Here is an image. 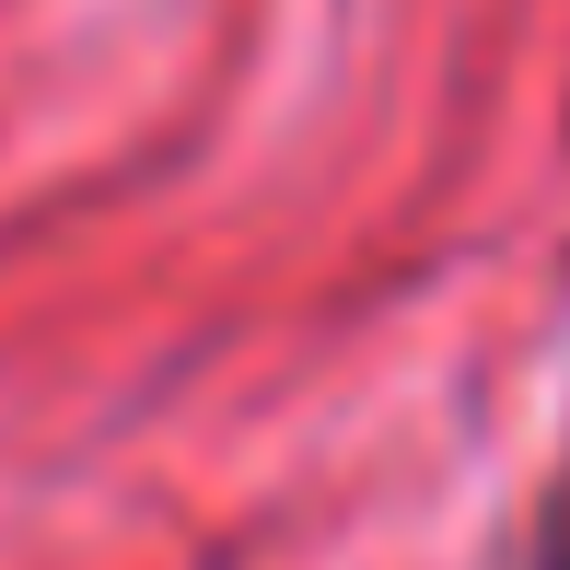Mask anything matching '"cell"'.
I'll list each match as a JSON object with an SVG mask.
<instances>
[{
  "instance_id": "1",
  "label": "cell",
  "mask_w": 570,
  "mask_h": 570,
  "mask_svg": "<svg viewBox=\"0 0 570 570\" xmlns=\"http://www.w3.org/2000/svg\"><path fill=\"white\" fill-rule=\"evenodd\" d=\"M548 570H570V548H559V559H548Z\"/></svg>"
}]
</instances>
